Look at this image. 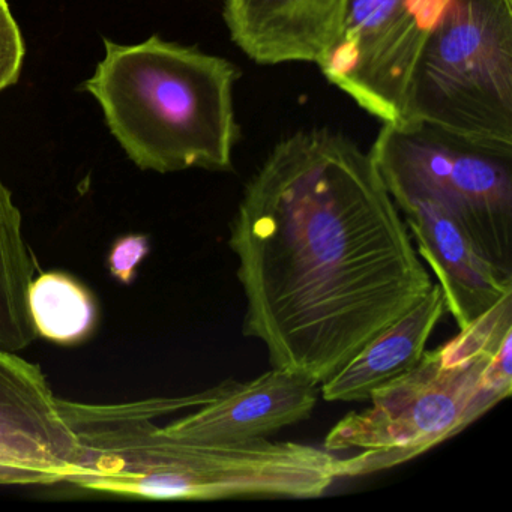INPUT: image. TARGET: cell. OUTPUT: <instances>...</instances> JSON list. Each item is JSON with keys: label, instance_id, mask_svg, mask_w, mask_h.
<instances>
[{"label": "cell", "instance_id": "obj_1", "mask_svg": "<svg viewBox=\"0 0 512 512\" xmlns=\"http://www.w3.org/2000/svg\"><path fill=\"white\" fill-rule=\"evenodd\" d=\"M244 335L317 383L433 286L370 152L329 130L281 140L230 224Z\"/></svg>", "mask_w": 512, "mask_h": 512}, {"label": "cell", "instance_id": "obj_2", "mask_svg": "<svg viewBox=\"0 0 512 512\" xmlns=\"http://www.w3.org/2000/svg\"><path fill=\"white\" fill-rule=\"evenodd\" d=\"M77 442L68 484L149 500L313 499L341 479L334 452L265 439L205 443L161 433L151 398L91 404L61 398Z\"/></svg>", "mask_w": 512, "mask_h": 512}, {"label": "cell", "instance_id": "obj_3", "mask_svg": "<svg viewBox=\"0 0 512 512\" xmlns=\"http://www.w3.org/2000/svg\"><path fill=\"white\" fill-rule=\"evenodd\" d=\"M86 92L112 136L146 172H227L239 139L232 62L152 35L124 46L104 40Z\"/></svg>", "mask_w": 512, "mask_h": 512}, {"label": "cell", "instance_id": "obj_4", "mask_svg": "<svg viewBox=\"0 0 512 512\" xmlns=\"http://www.w3.org/2000/svg\"><path fill=\"white\" fill-rule=\"evenodd\" d=\"M512 392V295L460 329L415 368L377 389L325 439L341 458V479L385 472L457 436Z\"/></svg>", "mask_w": 512, "mask_h": 512}, {"label": "cell", "instance_id": "obj_5", "mask_svg": "<svg viewBox=\"0 0 512 512\" xmlns=\"http://www.w3.org/2000/svg\"><path fill=\"white\" fill-rule=\"evenodd\" d=\"M398 122L512 149V0H452L416 59Z\"/></svg>", "mask_w": 512, "mask_h": 512}, {"label": "cell", "instance_id": "obj_6", "mask_svg": "<svg viewBox=\"0 0 512 512\" xmlns=\"http://www.w3.org/2000/svg\"><path fill=\"white\" fill-rule=\"evenodd\" d=\"M370 154L392 199L422 194L443 203L512 275V149L419 122H383Z\"/></svg>", "mask_w": 512, "mask_h": 512}, {"label": "cell", "instance_id": "obj_7", "mask_svg": "<svg viewBox=\"0 0 512 512\" xmlns=\"http://www.w3.org/2000/svg\"><path fill=\"white\" fill-rule=\"evenodd\" d=\"M452 0H347L323 76L382 122H398L425 41Z\"/></svg>", "mask_w": 512, "mask_h": 512}, {"label": "cell", "instance_id": "obj_8", "mask_svg": "<svg viewBox=\"0 0 512 512\" xmlns=\"http://www.w3.org/2000/svg\"><path fill=\"white\" fill-rule=\"evenodd\" d=\"M320 383L286 368L272 367L256 379H229L214 400L193 406L194 395L152 397L161 433L205 443L265 439L310 418Z\"/></svg>", "mask_w": 512, "mask_h": 512}, {"label": "cell", "instance_id": "obj_9", "mask_svg": "<svg viewBox=\"0 0 512 512\" xmlns=\"http://www.w3.org/2000/svg\"><path fill=\"white\" fill-rule=\"evenodd\" d=\"M77 442L40 365L0 347V485L67 484Z\"/></svg>", "mask_w": 512, "mask_h": 512}, {"label": "cell", "instance_id": "obj_10", "mask_svg": "<svg viewBox=\"0 0 512 512\" xmlns=\"http://www.w3.org/2000/svg\"><path fill=\"white\" fill-rule=\"evenodd\" d=\"M392 200L403 212L419 256L436 275L446 311L454 316L458 329L466 328L500 299L512 295V275L488 259L451 209L422 194Z\"/></svg>", "mask_w": 512, "mask_h": 512}, {"label": "cell", "instance_id": "obj_11", "mask_svg": "<svg viewBox=\"0 0 512 512\" xmlns=\"http://www.w3.org/2000/svg\"><path fill=\"white\" fill-rule=\"evenodd\" d=\"M347 0H224L233 43L256 64L319 65L340 35Z\"/></svg>", "mask_w": 512, "mask_h": 512}, {"label": "cell", "instance_id": "obj_12", "mask_svg": "<svg viewBox=\"0 0 512 512\" xmlns=\"http://www.w3.org/2000/svg\"><path fill=\"white\" fill-rule=\"evenodd\" d=\"M445 311L442 289L433 284L424 298L320 383L323 400L368 401L377 389L409 373L424 355Z\"/></svg>", "mask_w": 512, "mask_h": 512}, {"label": "cell", "instance_id": "obj_13", "mask_svg": "<svg viewBox=\"0 0 512 512\" xmlns=\"http://www.w3.org/2000/svg\"><path fill=\"white\" fill-rule=\"evenodd\" d=\"M35 263L22 212L0 178V347L19 352L38 337L29 314L28 290Z\"/></svg>", "mask_w": 512, "mask_h": 512}, {"label": "cell", "instance_id": "obj_14", "mask_svg": "<svg viewBox=\"0 0 512 512\" xmlns=\"http://www.w3.org/2000/svg\"><path fill=\"white\" fill-rule=\"evenodd\" d=\"M28 305L35 332L52 343L76 346L97 328L94 293L64 272H44L32 280Z\"/></svg>", "mask_w": 512, "mask_h": 512}, {"label": "cell", "instance_id": "obj_15", "mask_svg": "<svg viewBox=\"0 0 512 512\" xmlns=\"http://www.w3.org/2000/svg\"><path fill=\"white\" fill-rule=\"evenodd\" d=\"M26 44L8 0H0V94L17 85L25 65Z\"/></svg>", "mask_w": 512, "mask_h": 512}, {"label": "cell", "instance_id": "obj_16", "mask_svg": "<svg viewBox=\"0 0 512 512\" xmlns=\"http://www.w3.org/2000/svg\"><path fill=\"white\" fill-rule=\"evenodd\" d=\"M151 251L149 238L146 235L121 236L110 248L109 265L110 274L122 284H131L136 280L137 269Z\"/></svg>", "mask_w": 512, "mask_h": 512}]
</instances>
